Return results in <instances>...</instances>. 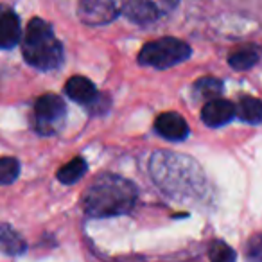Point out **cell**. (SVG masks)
Instances as JSON below:
<instances>
[{"instance_id":"1","label":"cell","mask_w":262,"mask_h":262,"mask_svg":"<svg viewBox=\"0 0 262 262\" xmlns=\"http://www.w3.org/2000/svg\"><path fill=\"white\" fill-rule=\"evenodd\" d=\"M139 190L131 180L119 174H102L92 182L83 196L86 215L95 219L115 217L133 210Z\"/></svg>"},{"instance_id":"2","label":"cell","mask_w":262,"mask_h":262,"mask_svg":"<svg viewBox=\"0 0 262 262\" xmlns=\"http://www.w3.org/2000/svg\"><path fill=\"white\" fill-rule=\"evenodd\" d=\"M22 52L26 61L38 70H56L63 63V47L54 36V31L49 22L41 18H33L27 24L24 36Z\"/></svg>"},{"instance_id":"3","label":"cell","mask_w":262,"mask_h":262,"mask_svg":"<svg viewBox=\"0 0 262 262\" xmlns=\"http://www.w3.org/2000/svg\"><path fill=\"white\" fill-rule=\"evenodd\" d=\"M192 49L183 40L172 36H165L160 40L149 41L139 52V63L153 69H171L190 58Z\"/></svg>"},{"instance_id":"4","label":"cell","mask_w":262,"mask_h":262,"mask_svg":"<svg viewBox=\"0 0 262 262\" xmlns=\"http://www.w3.org/2000/svg\"><path fill=\"white\" fill-rule=\"evenodd\" d=\"M67 117V106L61 97L45 94L34 104V127L40 135H54L61 129Z\"/></svg>"},{"instance_id":"5","label":"cell","mask_w":262,"mask_h":262,"mask_svg":"<svg viewBox=\"0 0 262 262\" xmlns=\"http://www.w3.org/2000/svg\"><path fill=\"white\" fill-rule=\"evenodd\" d=\"M180 0H127L124 13L131 22L147 26L174 11Z\"/></svg>"},{"instance_id":"6","label":"cell","mask_w":262,"mask_h":262,"mask_svg":"<svg viewBox=\"0 0 262 262\" xmlns=\"http://www.w3.org/2000/svg\"><path fill=\"white\" fill-rule=\"evenodd\" d=\"M122 9V0H79L77 15L86 26H106L112 24Z\"/></svg>"},{"instance_id":"7","label":"cell","mask_w":262,"mask_h":262,"mask_svg":"<svg viewBox=\"0 0 262 262\" xmlns=\"http://www.w3.org/2000/svg\"><path fill=\"white\" fill-rule=\"evenodd\" d=\"M155 129L158 131L160 137L172 140V142H180V140H185L189 137V124L176 112L160 113L155 120Z\"/></svg>"},{"instance_id":"8","label":"cell","mask_w":262,"mask_h":262,"mask_svg":"<svg viewBox=\"0 0 262 262\" xmlns=\"http://www.w3.org/2000/svg\"><path fill=\"white\" fill-rule=\"evenodd\" d=\"M233 117H235V106L225 99L207 101L201 110V119L208 127H221L233 120Z\"/></svg>"},{"instance_id":"9","label":"cell","mask_w":262,"mask_h":262,"mask_svg":"<svg viewBox=\"0 0 262 262\" xmlns=\"http://www.w3.org/2000/svg\"><path fill=\"white\" fill-rule=\"evenodd\" d=\"M20 20L13 9L0 6V49H13L20 40Z\"/></svg>"},{"instance_id":"10","label":"cell","mask_w":262,"mask_h":262,"mask_svg":"<svg viewBox=\"0 0 262 262\" xmlns=\"http://www.w3.org/2000/svg\"><path fill=\"white\" fill-rule=\"evenodd\" d=\"M65 94L69 95L72 101L79 102V104H84V106H90L92 102L99 97L97 90H95V84L83 76L70 77L65 84Z\"/></svg>"},{"instance_id":"11","label":"cell","mask_w":262,"mask_h":262,"mask_svg":"<svg viewBox=\"0 0 262 262\" xmlns=\"http://www.w3.org/2000/svg\"><path fill=\"white\" fill-rule=\"evenodd\" d=\"M0 251L11 257H18L27 251V243L11 225H0Z\"/></svg>"},{"instance_id":"12","label":"cell","mask_w":262,"mask_h":262,"mask_svg":"<svg viewBox=\"0 0 262 262\" xmlns=\"http://www.w3.org/2000/svg\"><path fill=\"white\" fill-rule=\"evenodd\" d=\"M235 115L248 124H260L262 122V101L257 97H243L235 106Z\"/></svg>"},{"instance_id":"13","label":"cell","mask_w":262,"mask_h":262,"mask_svg":"<svg viewBox=\"0 0 262 262\" xmlns=\"http://www.w3.org/2000/svg\"><path fill=\"white\" fill-rule=\"evenodd\" d=\"M88 165L84 162V158L77 157L74 160H70L69 164H65L61 169L58 171V180L65 185H70V183H76L77 180L83 178V174L86 172Z\"/></svg>"},{"instance_id":"14","label":"cell","mask_w":262,"mask_h":262,"mask_svg":"<svg viewBox=\"0 0 262 262\" xmlns=\"http://www.w3.org/2000/svg\"><path fill=\"white\" fill-rule=\"evenodd\" d=\"M194 92L196 95H200L201 99H219V95L223 94V81H219L217 77H201L194 83Z\"/></svg>"},{"instance_id":"15","label":"cell","mask_w":262,"mask_h":262,"mask_svg":"<svg viewBox=\"0 0 262 262\" xmlns=\"http://www.w3.org/2000/svg\"><path fill=\"white\" fill-rule=\"evenodd\" d=\"M257 61H258V52L251 47L239 49V51L232 52L228 56V65L235 70H248L257 65Z\"/></svg>"},{"instance_id":"16","label":"cell","mask_w":262,"mask_h":262,"mask_svg":"<svg viewBox=\"0 0 262 262\" xmlns=\"http://www.w3.org/2000/svg\"><path fill=\"white\" fill-rule=\"evenodd\" d=\"M20 174V164L13 157L0 158V185H9Z\"/></svg>"},{"instance_id":"17","label":"cell","mask_w":262,"mask_h":262,"mask_svg":"<svg viewBox=\"0 0 262 262\" xmlns=\"http://www.w3.org/2000/svg\"><path fill=\"white\" fill-rule=\"evenodd\" d=\"M210 262H235V251L223 241H214L210 246Z\"/></svg>"},{"instance_id":"18","label":"cell","mask_w":262,"mask_h":262,"mask_svg":"<svg viewBox=\"0 0 262 262\" xmlns=\"http://www.w3.org/2000/svg\"><path fill=\"white\" fill-rule=\"evenodd\" d=\"M246 258L248 262H262V232L255 233L246 243Z\"/></svg>"}]
</instances>
